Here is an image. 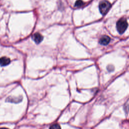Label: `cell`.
Instances as JSON below:
<instances>
[{
    "instance_id": "9c48e42d",
    "label": "cell",
    "mask_w": 129,
    "mask_h": 129,
    "mask_svg": "<svg viewBox=\"0 0 129 129\" xmlns=\"http://www.w3.org/2000/svg\"><path fill=\"white\" fill-rule=\"evenodd\" d=\"M0 129H8V128H6V127H1V128H0Z\"/></svg>"
},
{
    "instance_id": "8992f818",
    "label": "cell",
    "mask_w": 129,
    "mask_h": 129,
    "mask_svg": "<svg viewBox=\"0 0 129 129\" xmlns=\"http://www.w3.org/2000/svg\"><path fill=\"white\" fill-rule=\"evenodd\" d=\"M22 97H19L18 98H17L16 97H9L7 99V101L8 102H14V103H18L19 102H20L22 99Z\"/></svg>"
},
{
    "instance_id": "52a82bcc",
    "label": "cell",
    "mask_w": 129,
    "mask_h": 129,
    "mask_svg": "<svg viewBox=\"0 0 129 129\" xmlns=\"http://www.w3.org/2000/svg\"><path fill=\"white\" fill-rule=\"evenodd\" d=\"M84 4L82 0H77L75 4V7H81Z\"/></svg>"
},
{
    "instance_id": "3957f363",
    "label": "cell",
    "mask_w": 129,
    "mask_h": 129,
    "mask_svg": "<svg viewBox=\"0 0 129 129\" xmlns=\"http://www.w3.org/2000/svg\"><path fill=\"white\" fill-rule=\"evenodd\" d=\"M43 38V37L42 35H41L39 33H35L32 36V39L37 44L40 43L42 41Z\"/></svg>"
},
{
    "instance_id": "ba28073f",
    "label": "cell",
    "mask_w": 129,
    "mask_h": 129,
    "mask_svg": "<svg viewBox=\"0 0 129 129\" xmlns=\"http://www.w3.org/2000/svg\"><path fill=\"white\" fill-rule=\"evenodd\" d=\"M49 129H61V127H60V126L58 124L55 123V124L51 125L50 126Z\"/></svg>"
},
{
    "instance_id": "277c9868",
    "label": "cell",
    "mask_w": 129,
    "mask_h": 129,
    "mask_svg": "<svg viewBox=\"0 0 129 129\" xmlns=\"http://www.w3.org/2000/svg\"><path fill=\"white\" fill-rule=\"evenodd\" d=\"M110 41V38L107 35H104L101 37L99 40V43L103 45H107Z\"/></svg>"
},
{
    "instance_id": "5b68a950",
    "label": "cell",
    "mask_w": 129,
    "mask_h": 129,
    "mask_svg": "<svg viewBox=\"0 0 129 129\" xmlns=\"http://www.w3.org/2000/svg\"><path fill=\"white\" fill-rule=\"evenodd\" d=\"M11 62V60L9 57L3 56L0 58V66L2 67L8 65Z\"/></svg>"
},
{
    "instance_id": "7a4b0ae2",
    "label": "cell",
    "mask_w": 129,
    "mask_h": 129,
    "mask_svg": "<svg viewBox=\"0 0 129 129\" xmlns=\"http://www.w3.org/2000/svg\"><path fill=\"white\" fill-rule=\"evenodd\" d=\"M110 7H111L110 3L108 1L106 0L101 1L100 3L99 6L100 12L101 13V14H102L103 15H105L108 12Z\"/></svg>"
},
{
    "instance_id": "6da1fadb",
    "label": "cell",
    "mask_w": 129,
    "mask_h": 129,
    "mask_svg": "<svg viewBox=\"0 0 129 129\" xmlns=\"http://www.w3.org/2000/svg\"><path fill=\"white\" fill-rule=\"evenodd\" d=\"M127 22L124 18L119 19L116 23V29L120 34L124 33L127 27Z\"/></svg>"
}]
</instances>
